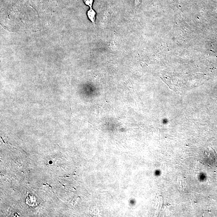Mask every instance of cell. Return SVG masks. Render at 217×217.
I'll list each match as a JSON object with an SVG mask.
<instances>
[{"instance_id":"obj_1","label":"cell","mask_w":217,"mask_h":217,"mask_svg":"<svg viewBox=\"0 0 217 217\" xmlns=\"http://www.w3.org/2000/svg\"><path fill=\"white\" fill-rule=\"evenodd\" d=\"M96 16V12L92 8H90V9L87 11V16L88 18L94 25L95 24Z\"/></svg>"},{"instance_id":"obj_2","label":"cell","mask_w":217,"mask_h":217,"mask_svg":"<svg viewBox=\"0 0 217 217\" xmlns=\"http://www.w3.org/2000/svg\"><path fill=\"white\" fill-rule=\"evenodd\" d=\"M83 2L86 6H88L89 7L92 8L93 6V3H94V0H83Z\"/></svg>"}]
</instances>
